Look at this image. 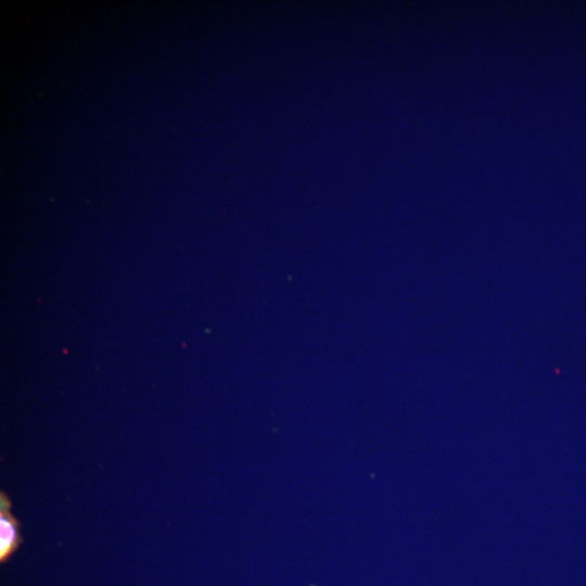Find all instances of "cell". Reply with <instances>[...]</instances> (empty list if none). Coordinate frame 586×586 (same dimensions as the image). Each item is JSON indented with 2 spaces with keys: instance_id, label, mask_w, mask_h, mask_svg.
Segmentation results:
<instances>
[{
  "instance_id": "1",
  "label": "cell",
  "mask_w": 586,
  "mask_h": 586,
  "mask_svg": "<svg viewBox=\"0 0 586 586\" xmlns=\"http://www.w3.org/2000/svg\"><path fill=\"white\" fill-rule=\"evenodd\" d=\"M13 502L0 491V562L5 563L24 542L22 524L12 512Z\"/></svg>"
}]
</instances>
